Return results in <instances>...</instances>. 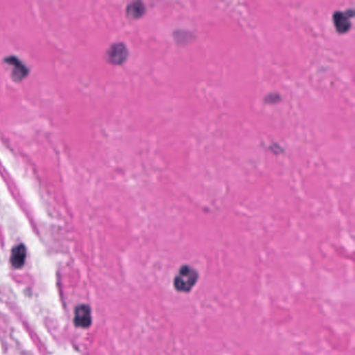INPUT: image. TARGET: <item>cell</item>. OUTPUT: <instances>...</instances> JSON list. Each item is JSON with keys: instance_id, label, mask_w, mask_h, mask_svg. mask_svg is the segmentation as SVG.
<instances>
[{"instance_id": "cell-6", "label": "cell", "mask_w": 355, "mask_h": 355, "mask_svg": "<svg viewBox=\"0 0 355 355\" xmlns=\"http://www.w3.org/2000/svg\"><path fill=\"white\" fill-rule=\"evenodd\" d=\"M145 13H146V7L142 1H135L127 5L126 14L128 17L138 19V18L142 17Z\"/></svg>"}, {"instance_id": "cell-2", "label": "cell", "mask_w": 355, "mask_h": 355, "mask_svg": "<svg viewBox=\"0 0 355 355\" xmlns=\"http://www.w3.org/2000/svg\"><path fill=\"white\" fill-rule=\"evenodd\" d=\"M354 17V11L353 9H348L346 11H336L332 16V21H334V27L336 32L341 35L346 34L351 30V20Z\"/></svg>"}, {"instance_id": "cell-1", "label": "cell", "mask_w": 355, "mask_h": 355, "mask_svg": "<svg viewBox=\"0 0 355 355\" xmlns=\"http://www.w3.org/2000/svg\"><path fill=\"white\" fill-rule=\"evenodd\" d=\"M199 274L196 269L189 265H183L173 280V286L179 293H190L198 282Z\"/></svg>"}, {"instance_id": "cell-5", "label": "cell", "mask_w": 355, "mask_h": 355, "mask_svg": "<svg viewBox=\"0 0 355 355\" xmlns=\"http://www.w3.org/2000/svg\"><path fill=\"white\" fill-rule=\"evenodd\" d=\"M26 249L22 244L16 246L12 251L11 263L14 268H21L25 263Z\"/></svg>"}, {"instance_id": "cell-4", "label": "cell", "mask_w": 355, "mask_h": 355, "mask_svg": "<svg viewBox=\"0 0 355 355\" xmlns=\"http://www.w3.org/2000/svg\"><path fill=\"white\" fill-rule=\"evenodd\" d=\"M74 323L78 328H87L91 325L92 323V316H91V310L86 304L78 306L76 308V316H74Z\"/></svg>"}, {"instance_id": "cell-3", "label": "cell", "mask_w": 355, "mask_h": 355, "mask_svg": "<svg viewBox=\"0 0 355 355\" xmlns=\"http://www.w3.org/2000/svg\"><path fill=\"white\" fill-rule=\"evenodd\" d=\"M128 58V49L125 44L115 43L108 48V62L115 65H121Z\"/></svg>"}, {"instance_id": "cell-7", "label": "cell", "mask_w": 355, "mask_h": 355, "mask_svg": "<svg viewBox=\"0 0 355 355\" xmlns=\"http://www.w3.org/2000/svg\"><path fill=\"white\" fill-rule=\"evenodd\" d=\"M280 100H282V97L277 93H272V94H268L264 100L267 104H276V102H280Z\"/></svg>"}]
</instances>
